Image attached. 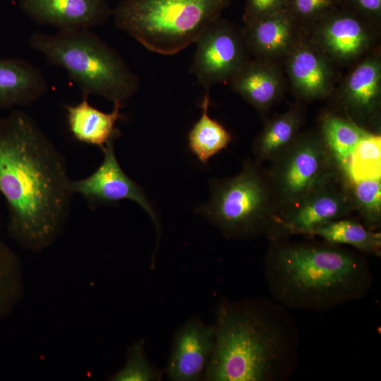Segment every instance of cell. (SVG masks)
Masks as SVG:
<instances>
[{
  "label": "cell",
  "mask_w": 381,
  "mask_h": 381,
  "mask_svg": "<svg viewBox=\"0 0 381 381\" xmlns=\"http://www.w3.org/2000/svg\"><path fill=\"white\" fill-rule=\"evenodd\" d=\"M71 181L65 157L33 117L13 109L0 118V194L11 239L33 253L53 246L69 219Z\"/></svg>",
  "instance_id": "6da1fadb"
},
{
  "label": "cell",
  "mask_w": 381,
  "mask_h": 381,
  "mask_svg": "<svg viewBox=\"0 0 381 381\" xmlns=\"http://www.w3.org/2000/svg\"><path fill=\"white\" fill-rule=\"evenodd\" d=\"M207 381H283L294 372L299 332L287 308L274 299L223 300L213 325Z\"/></svg>",
  "instance_id": "7a4b0ae2"
},
{
  "label": "cell",
  "mask_w": 381,
  "mask_h": 381,
  "mask_svg": "<svg viewBox=\"0 0 381 381\" xmlns=\"http://www.w3.org/2000/svg\"><path fill=\"white\" fill-rule=\"evenodd\" d=\"M264 260L270 295L287 309L328 311L365 298L373 274L363 253L341 245L271 241Z\"/></svg>",
  "instance_id": "3957f363"
},
{
  "label": "cell",
  "mask_w": 381,
  "mask_h": 381,
  "mask_svg": "<svg viewBox=\"0 0 381 381\" xmlns=\"http://www.w3.org/2000/svg\"><path fill=\"white\" fill-rule=\"evenodd\" d=\"M29 43L49 64L64 68L83 95L123 105L139 89L138 77L119 53L90 29L36 32Z\"/></svg>",
  "instance_id": "277c9868"
},
{
  "label": "cell",
  "mask_w": 381,
  "mask_h": 381,
  "mask_svg": "<svg viewBox=\"0 0 381 381\" xmlns=\"http://www.w3.org/2000/svg\"><path fill=\"white\" fill-rule=\"evenodd\" d=\"M231 0H123L115 25L148 50L173 55L195 43Z\"/></svg>",
  "instance_id": "5b68a950"
},
{
  "label": "cell",
  "mask_w": 381,
  "mask_h": 381,
  "mask_svg": "<svg viewBox=\"0 0 381 381\" xmlns=\"http://www.w3.org/2000/svg\"><path fill=\"white\" fill-rule=\"evenodd\" d=\"M202 213L229 239L269 237L279 206L268 171L256 161L243 163L229 178L212 179Z\"/></svg>",
  "instance_id": "8992f818"
},
{
  "label": "cell",
  "mask_w": 381,
  "mask_h": 381,
  "mask_svg": "<svg viewBox=\"0 0 381 381\" xmlns=\"http://www.w3.org/2000/svg\"><path fill=\"white\" fill-rule=\"evenodd\" d=\"M271 164L268 172L279 211L294 203L339 170L318 131L301 132L293 144Z\"/></svg>",
  "instance_id": "52a82bcc"
},
{
  "label": "cell",
  "mask_w": 381,
  "mask_h": 381,
  "mask_svg": "<svg viewBox=\"0 0 381 381\" xmlns=\"http://www.w3.org/2000/svg\"><path fill=\"white\" fill-rule=\"evenodd\" d=\"M353 212L348 179L337 170L294 203L279 210L268 238L274 241L308 235L319 226L349 217Z\"/></svg>",
  "instance_id": "ba28073f"
},
{
  "label": "cell",
  "mask_w": 381,
  "mask_h": 381,
  "mask_svg": "<svg viewBox=\"0 0 381 381\" xmlns=\"http://www.w3.org/2000/svg\"><path fill=\"white\" fill-rule=\"evenodd\" d=\"M195 43L190 72L207 90L230 82L250 59L242 28L222 17L211 23Z\"/></svg>",
  "instance_id": "9c48e42d"
},
{
  "label": "cell",
  "mask_w": 381,
  "mask_h": 381,
  "mask_svg": "<svg viewBox=\"0 0 381 381\" xmlns=\"http://www.w3.org/2000/svg\"><path fill=\"white\" fill-rule=\"evenodd\" d=\"M301 30L334 66L352 65L378 41V26L340 8Z\"/></svg>",
  "instance_id": "30bf717a"
},
{
  "label": "cell",
  "mask_w": 381,
  "mask_h": 381,
  "mask_svg": "<svg viewBox=\"0 0 381 381\" xmlns=\"http://www.w3.org/2000/svg\"><path fill=\"white\" fill-rule=\"evenodd\" d=\"M115 141H110L102 150L103 160L91 175L71 181V190L73 194L80 195L92 208L116 205L122 200H133L150 215L159 234V226L154 208L142 188L121 167L115 155Z\"/></svg>",
  "instance_id": "8fae6325"
},
{
  "label": "cell",
  "mask_w": 381,
  "mask_h": 381,
  "mask_svg": "<svg viewBox=\"0 0 381 381\" xmlns=\"http://www.w3.org/2000/svg\"><path fill=\"white\" fill-rule=\"evenodd\" d=\"M352 65L337 92L339 106L344 114L357 123L367 128L378 126L381 107L380 53L373 50Z\"/></svg>",
  "instance_id": "7c38bea8"
},
{
  "label": "cell",
  "mask_w": 381,
  "mask_h": 381,
  "mask_svg": "<svg viewBox=\"0 0 381 381\" xmlns=\"http://www.w3.org/2000/svg\"><path fill=\"white\" fill-rule=\"evenodd\" d=\"M284 61L292 90L300 99H321L333 92L334 66L303 33Z\"/></svg>",
  "instance_id": "4fadbf2b"
},
{
  "label": "cell",
  "mask_w": 381,
  "mask_h": 381,
  "mask_svg": "<svg viewBox=\"0 0 381 381\" xmlns=\"http://www.w3.org/2000/svg\"><path fill=\"white\" fill-rule=\"evenodd\" d=\"M214 329L198 318L186 321L176 332L167 365L172 381L203 378L214 348Z\"/></svg>",
  "instance_id": "5bb4252c"
},
{
  "label": "cell",
  "mask_w": 381,
  "mask_h": 381,
  "mask_svg": "<svg viewBox=\"0 0 381 381\" xmlns=\"http://www.w3.org/2000/svg\"><path fill=\"white\" fill-rule=\"evenodd\" d=\"M18 4L36 23L59 30L90 29L113 14L107 0H19Z\"/></svg>",
  "instance_id": "9a60e30c"
},
{
  "label": "cell",
  "mask_w": 381,
  "mask_h": 381,
  "mask_svg": "<svg viewBox=\"0 0 381 381\" xmlns=\"http://www.w3.org/2000/svg\"><path fill=\"white\" fill-rule=\"evenodd\" d=\"M242 33L250 55L279 62L284 59L303 32L294 18L282 10L245 23Z\"/></svg>",
  "instance_id": "2e32d148"
},
{
  "label": "cell",
  "mask_w": 381,
  "mask_h": 381,
  "mask_svg": "<svg viewBox=\"0 0 381 381\" xmlns=\"http://www.w3.org/2000/svg\"><path fill=\"white\" fill-rule=\"evenodd\" d=\"M279 62L250 59L229 82L233 90L259 111H267L282 97L285 80Z\"/></svg>",
  "instance_id": "e0dca14e"
},
{
  "label": "cell",
  "mask_w": 381,
  "mask_h": 381,
  "mask_svg": "<svg viewBox=\"0 0 381 381\" xmlns=\"http://www.w3.org/2000/svg\"><path fill=\"white\" fill-rule=\"evenodd\" d=\"M42 71L20 58H0V108L30 106L48 90Z\"/></svg>",
  "instance_id": "ac0fdd59"
},
{
  "label": "cell",
  "mask_w": 381,
  "mask_h": 381,
  "mask_svg": "<svg viewBox=\"0 0 381 381\" xmlns=\"http://www.w3.org/2000/svg\"><path fill=\"white\" fill-rule=\"evenodd\" d=\"M122 107L119 103H114L112 111L106 113L91 105L88 95H83L80 102L65 107L68 130L77 141L102 150L121 135L116 123L123 117L120 111Z\"/></svg>",
  "instance_id": "d6986e66"
},
{
  "label": "cell",
  "mask_w": 381,
  "mask_h": 381,
  "mask_svg": "<svg viewBox=\"0 0 381 381\" xmlns=\"http://www.w3.org/2000/svg\"><path fill=\"white\" fill-rule=\"evenodd\" d=\"M304 111L299 104L270 119L253 143L255 161L272 162L286 151L301 133Z\"/></svg>",
  "instance_id": "ffe728a7"
},
{
  "label": "cell",
  "mask_w": 381,
  "mask_h": 381,
  "mask_svg": "<svg viewBox=\"0 0 381 381\" xmlns=\"http://www.w3.org/2000/svg\"><path fill=\"white\" fill-rule=\"evenodd\" d=\"M318 131L337 168L347 178L353 151L372 131L344 114L327 112L320 119Z\"/></svg>",
  "instance_id": "44dd1931"
},
{
  "label": "cell",
  "mask_w": 381,
  "mask_h": 381,
  "mask_svg": "<svg viewBox=\"0 0 381 381\" xmlns=\"http://www.w3.org/2000/svg\"><path fill=\"white\" fill-rule=\"evenodd\" d=\"M308 236L321 237L326 242L346 245L368 255L380 256L381 233L367 229L348 217L332 221L313 230Z\"/></svg>",
  "instance_id": "7402d4cb"
},
{
  "label": "cell",
  "mask_w": 381,
  "mask_h": 381,
  "mask_svg": "<svg viewBox=\"0 0 381 381\" xmlns=\"http://www.w3.org/2000/svg\"><path fill=\"white\" fill-rule=\"evenodd\" d=\"M210 99L208 90L201 102L202 114L188 135L190 152L202 164L226 148L231 143V133L217 121L209 115Z\"/></svg>",
  "instance_id": "603a6c76"
},
{
  "label": "cell",
  "mask_w": 381,
  "mask_h": 381,
  "mask_svg": "<svg viewBox=\"0 0 381 381\" xmlns=\"http://www.w3.org/2000/svg\"><path fill=\"white\" fill-rule=\"evenodd\" d=\"M24 295L21 260L11 248L0 240V320L13 312Z\"/></svg>",
  "instance_id": "cb8c5ba5"
},
{
  "label": "cell",
  "mask_w": 381,
  "mask_h": 381,
  "mask_svg": "<svg viewBox=\"0 0 381 381\" xmlns=\"http://www.w3.org/2000/svg\"><path fill=\"white\" fill-rule=\"evenodd\" d=\"M348 182L354 211L367 229L377 231L381 225V178Z\"/></svg>",
  "instance_id": "d4e9b609"
},
{
  "label": "cell",
  "mask_w": 381,
  "mask_h": 381,
  "mask_svg": "<svg viewBox=\"0 0 381 381\" xmlns=\"http://www.w3.org/2000/svg\"><path fill=\"white\" fill-rule=\"evenodd\" d=\"M381 178V136L370 132L352 152L347 179L365 180Z\"/></svg>",
  "instance_id": "484cf974"
},
{
  "label": "cell",
  "mask_w": 381,
  "mask_h": 381,
  "mask_svg": "<svg viewBox=\"0 0 381 381\" xmlns=\"http://www.w3.org/2000/svg\"><path fill=\"white\" fill-rule=\"evenodd\" d=\"M161 378L160 372L147 359L145 341L139 339L128 349L124 365L109 377L111 381H156Z\"/></svg>",
  "instance_id": "4316f807"
},
{
  "label": "cell",
  "mask_w": 381,
  "mask_h": 381,
  "mask_svg": "<svg viewBox=\"0 0 381 381\" xmlns=\"http://www.w3.org/2000/svg\"><path fill=\"white\" fill-rule=\"evenodd\" d=\"M338 8L337 0H286L285 10L302 29Z\"/></svg>",
  "instance_id": "83f0119b"
},
{
  "label": "cell",
  "mask_w": 381,
  "mask_h": 381,
  "mask_svg": "<svg viewBox=\"0 0 381 381\" xmlns=\"http://www.w3.org/2000/svg\"><path fill=\"white\" fill-rule=\"evenodd\" d=\"M339 8L379 26L381 0H337Z\"/></svg>",
  "instance_id": "f1b7e54d"
},
{
  "label": "cell",
  "mask_w": 381,
  "mask_h": 381,
  "mask_svg": "<svg viewBox=\"0 0 381 381\" xmlns=\"http://www.w3.org/2000/svg\"><path fill=\"white\" fill-rule=\"evenodd\" d=\"M286 0H246L243 22L253 20L285 10Z\"/></svg>",
  "instance_id": "f546056e"
},
{
  "label": "cell",
  "mask_w": 381,
  "mask_h": 381,
  "mask_svg": "<svg viewBox=\"0 0 381 381\" xmlns=\"http://www.w3.org/2000/svg\"><path fill=\"white\" fill-rule=\"evenodd\" d=\"M0 231H1V222H0Z\"/></svg>",
  "instance_id": "4dcf8cb0"
}]
</instances>
